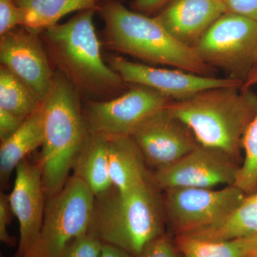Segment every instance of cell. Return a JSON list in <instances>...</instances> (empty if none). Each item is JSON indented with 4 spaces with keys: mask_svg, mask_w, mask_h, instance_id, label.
<instances>
[{
    "mask_svg": "<svg viewBox=\"0 0 257 257\" xmlns=\"http://www.w3.org/2000/svg\"><path fill=\"white\" fill-rule=\"evenodd\" d=\"M95 10L79 13L65 23L40 32L52 65L89 100H109L124 91L126 83L101 53V44L93 23Z\"/></svg>",
    "mask_w": 257,
    "mask_h": 257,
    "instance_id": "6da1fadb",
    "label": "cell"
},
{
    "mask_svg": "<svg viewBox=\"0 0 257 257\" xmlns=\"http://www.w3.org/2000/svg\"><path fill=\"white\" fill-rule=\"evenodd\" d=\"M167 109L190 128L199 145L239 161L243 136L257 112V94L244 84L213 88L172 101Z\"/></svg>",
    "mask_w": 257,
    "mask_h": 257,
    "instance_id": "7a4b0ae2",
    "label": "cell"
},
{
    "mask_svg": "<svg viewBox=\"0 0 257 257\" xmlns=\"http://www.w3.org/2000/svg\"><path fill=\"white\" fill-rule=\"evenodd\" d=\"M104 22V45L119 53L155 64L214 77L194 48L176 39L156 17L127 9L119 2L99 7Z\"/></svg>",
    "mask_w": 257,
    "mask_h": 257,
    "instance_id": "3957f363",
    "label": "cell"
},
{
    "mask_svg": "<svg viewBox=\"0 0 257 257\" xmlns=\"http://www.w3.org/2000/svg\"><path fill=\"white\" fill-rule=\"evenodd\" d=\"M157 189L151 177L126 192L112 189L96 197L89 232L138 257L165 234L163 200Z\"/></svg>",
    "mask_w": 257,
    "mask_h": 257,
    "instance_id": "277c9868",
    "label": "cell"
},
{
    "mask_svg": "<svg viewBox=\"0 0 257 257\" xmlns=\"http://www.w3.org/2000/svg\"><path fill=\"white\" fill-rule=\"evenodd\" d=\"M80 96L73 84L56 71L50 92L42 101L45 140L37 160L47 198L63 188L74 160L90 133Z\"/></svg>",
    "mask_w": 257,
    "mask_h": 257,
    "instance_id": "5b68a950",
    "label": "cell"
},
{
    "mask_svg": "<svg viewBox=\"0 0 257 257\" xmlns=\"http://www.w3.org/2000/svg\"><path fill=\"white\" fill-rule=\"evenodd\" d=\"M95 197L72 175L60 192L47 198L38 237L25 257H58L74 239L89 232Z\"/></svg>",
    "mask_w": 257,
    "mask_h": 257,
    "instance_id": "8992f818",
    "label": "cell"
},
{
    "mask_svg": "<svg viewBox=\"0 0 257 257\" xmlns=\"http://www.w3.org/2000/svg\"><path fill=\"white\" fill-rule=\"evenodd\" d=\"M194 48L204 63L242 80L243 73L257 61V23L235 13H225Z\"/></svg>",
    "mask_w": 257,
    "mask_h": 257,
    "instance_id": "52a82bcc",
    "label": "cell"
},
{
    "mask_svg": "<svg viewBox=\"0 0 257 257\" xmlns=\"http://www.w3.org/2000/svg\"><path fill=\"white\" fill-rule=\"evenodd\" d=\"M165 192V218L177 235L193 234L216 226L246 196L235 185L219 189L175 188Z\"/></svg>",
    "mask_w": 257,
    "mask_h": 257,
    "instance_id": "ba28073f",
    "label": "cell"
},
{
    "mask_svg": "<svg viewBox=\"0 0 257 257\" xmlns=\"http://www.w3.org/2000/svg\"><path fill=\"white\" fill-rule=\"evenodd\" d=\"M172 101L151 88L135 85L109 100H88L84 111L89 133L107 138L131 137Z\"/></svg>",
    "mask_w": 257,
    "mask_h": 257,
    "instance_id": "9c48e42d",
    "label": "cell"
},
{
    "mask_svg": "<svg viewBox=\"0 0 257 257\" xmlns=\"http://www.w3.org/2000/svg\"><path fill=\"white\" fill-rule=\"evenodd\" d=\"M240 165L219 150L199 145L182 160L155 171L152 179L157 188H207L234 185Z\"/></svg>",
    "mask_w": 257,
    "mask_h": 257,
    "instance_id": "30bf717a",
    "label": "cell"
},
{
    "mask_svg": "<svg viewBox=\"0 0 257 257\" xmlns=\"http://www.w3.org/2000/svg\"><path fill=\"white\" fill-rule=\"evenodd\" d=\"M108 65L126 84L151 88L172 101L184 100L213 88L239 87L244 84L232 77L218 78L177 69L157 68L120 57H109Z\"/></svg>",
    "mask_w": 257,
    "mask_h": 257,
    "instance_id": "8fae6325",
    "label": "cell"
},
{
    "mask_svg": "<svg viewBox=\"0 0 257 257\" xmlns=\"http://www.w3.org/2000/svg\"><path fill=\"white\" fill-rule=\"evenodd\" d=\"M0 61L45 100L55 72L40 31L20 26L0 36Z\"/></svg>",
    "mask_w": 257,
    "mask_h": 257,
    "instance_id": "7c38bea8",
    "label": "cell"
},
{
    "mask_svg": "<svg viewBox=\"0 0 257 257\" xmlns=\"http://www.w3.org/2000/svg\"><path fill=\"white\" fill-rule=\"evenodd\" d=\"M148 167H170L199 146L190 128L165 108L147 119L132 135Z\"/></svg>",
    "mask_w": 257,
    "mask_h": 257,
    "instance_id": "4fadbf2b",
    "label": "cell"
},
{
    "mask_svg": "<svg viewBox=\"0 0 257 257\" xmlns=\"http://www.w3.org/2000/svg\"><path fill=\"white\" fill-rule=\"evenodd\" d=\"M10 202L20 226V239L15 257H25L38 237L43 222L47 197L38 161L25 159L15 170Z\"/></svg>",
    "mask_w": 257,
    "mask_h": 257,
    "instance_id": "5bb4252c",
    "label": "cell"
},
{
    "mask_svg": "<svg viewBox=\"0 0 257 257\" xmlns=\"http://www.w3.org/2000/svg\"><path fill=\"white\" fill-rule=\"evenodd\" d=\"M226 13L223 0H171L156 18L179 41L194 48L212 24Z\"/></svg>",
    "mask_w": 257,
    "mask_h": 257,
    "instance_id": "9a60e30c",
    "label": "cell"
},
{
    "mask_svg": "<svg viewBox=\"0 0 257 257\" xmlns=\"http://www.w3.org/2000/svg\"><path fill=\"white\" fill-rule=\"evenodd\" d=\"M45 140V120L42 103L25 119L20 128L0 146V182L8 188L13 171L27 157L42 147Z\"/></svg>",
    "mask_w": 257,
    "mask_h": 257,
    "instance_id": "2e32d148",
    "label": "cell"
},
{
    "mask_svg": "<svg viewBox=\"0 0 257 257\" xmlns=\"http://www.w3.org/2000/svg\"><path fill=\"white\" fill-rule=\"evenodd\" d=\"M108 159L113 189L118 192L130 190L152 177L132 137L108 138Z\"/></svg>",
    "mask_w": 257,
    "mask_h": 257,
    "instance_id": "e0dca14e",
    "label": "cell"
},
{
    "mask_svg": "<svg viewBox=\"0 0 257 257\" xmlns=\"http://www.w3.org/2000/svg\"><path fill=\"white\" fill-rule=\"evenodd\" d=\"M73 176L84 182L99 197L113 189L109 171L108 138L89 133L72 166Z\"/></svg>",
    "mask_w": 257,
    "mask_h": 257,
    "instance_id": "ac0fdd59",
    "label": "cell"
},
{
    "mask_svg": "<svg viewBox=\"0 0 257 257\" xmlns=\"http://www.w3.org/2000/svg\"><path fill=\"white\" fill-rule=\"evenodd\" d=\"M187 235L211 241H227L257 235V192L246 195L219 224Z\"/></svg>",
    "mask_w": 257,
    "mask_h": 257,
    "instance_id": "d6986e66",
    "label": "cell"
},
{
    "mask_svg": "<svg viewBox=\"0 0 257 257\" xmlns=\"http://www.w3.org/2000/svg\"><path fill=\"white\" fill-rule=\"evenodd\" d=\"M99 0H15L25 15L24 26L41 32L74 12L99 10Z\"/></svg>",
    "mask_w": 257,
    "mask_h": 257,
    "instance_id": "ffe728a7",
    "label": "cell"
},
{
    "mask_svg": "<svg viewBox=\"0 0 257 257\" xmlns=\"http://www.w3.org/2000/svg\"><path fill=\"white\" fill-rule=\"evenodd\" d=\"M253 236L227 241H211L190 235H177V246L183 257H248Z\"/></svg>",
    "mask_w": 257,
    "mask_h": 257,
    "instance_id": "44dd1931",
    "label": "cell"
},
{
    "mask_svg": "<svg viewBox=\"0 0 257 257\" xmlns=\"http://www.w3.org/2000/svg\"><path fill=\"white\" fill-rule=\"evenodd\" d=\"M42 101L18 76L1 65L0 68V108L26 119Z\"/></svg>",
    "mask_w": 257,
    "mask_h": 257,
    "instance_id": "7402d4cb",
    "label": "cell"
},
{
    "mask_svg": "<svg viewBox=\"0 0 257 257\" xmlns=\"http://www.w3.org/2000/svg\"><path fill=\"white\" fill-rule=\"evenodd\" d=\"M244 84H257V67L248 74ZM242 150L244 157L234 185L248 195L257 192V112L243 136Z\"/></svg>",
    "mask_w": 257,
    "mask_h": 257,
    "instance_id": "603a6c76",
    "label": "cell"
},
{
    "mask_svg": "<svg viewBox=\"0 0 257 257\" xmlns=\"http://www.w3.org/2000/svg\"><path fill=\"white\" fill-rule=\"evenodd\" d=\"M102 245L95 235L88 232L69 243L58 257H99Z\"/></svg>",
    "mask_w": 257,
    "mask_h": 257,
    "instance_id": "cb8c5ba5",
    "label": "cell"
},
{
    "mask_svg": "<svg viewBox=\"0 0 257 257\" xmlns=\"http://www.w3.org/2000/svg\"><path fill=\"white\" fill-rule=\"evenodd\" d=\"M25 23V13L15 0H0V36Z\"/></svg>",
    "mask_w": 257,
    "mask_h": 257,
    "instance_id": "d4e9b609",
    "label": "cell"
},
{
    "mask_svg": "<svg viewBox=\"0 0 257 257\" xmlns=\"http://www.w3.org/2000/svg\"><path fill=\"white\" fill-rule=\"evenodd\" d=\"M179 249L168 235L152 241L138 257H179Z\"/></svg>",
    "mask_w": 257,
    "mask_h": 257,
    "instance_id": "484cf974",
    "label": "cell"
},
{
    "mask_svg": "<svg viewBox=\"0 0 257 257\" xmlns=\"http://www.w3.org/2000/svg\"><path fill=\"white\" fill-rule=\"evenodd\" d=\"M13 214L10 204L9 194L0 192V241L8 246H13L16 239L10 234L8 226L13 219Z\"/></svg>",
    "mask_w": 257,
    "mask_h": 257,
    "instance_id": "4316f807",
    "label": "cell"
},
{
    "mask_svg": "<svg viewBox=\"0 0 257 257\" xmlns=\"http://www.w3.org/2000/svg\"><path fill=\"white\" fill-rule=\"evenodd\" d=\"M25 119L0 108V140L10 138L23 124Z\"/></svg>",
    "mask_w": 257,
    "mask_h": 257,
    "instance_id": "83f0119b",
    "label": "cell"
},
{
    "mask_svg": "<svg viewBox=\"0 0 257 257\" xmlns=\"http://www.w3.org/2000/svg\"><path fill=\"white\" fill-rule=\"evenodd\" d=\"M227 13L246 17L257 23V0H223Z\"/></svg>",
    "mask_w": 257,
    "mask_h": 257,
    "instance_id": "f1b7e54d",
    "label": "cell"
},
{
    "mask_svg": "<svg viewBox=\"0 0 257 257\" xmlns=\"http://www.w3.org/2000/svg\"><path fill=\"white\" fill-rule=\"evenodd\" d=\"M171 0H135L133 8L135 11L145 15H150L162 9Z\"/></svg>",
    "mask_w": 257,
    "mask_h": 257,
    "instance_id": "f546056e",
    "label": "cell"
},
{
    "mask_svg": "<svg viewBox=\"0 0 257 257\" xmlns=\"http://www.w3.org/2000/svg\"><path fill=\"white\" fill-rule=\"evenodd\" d=\"M99 257H135L122 248L103 243Z\"/></svg>",
    "mask_w": 257,
    "mask_h": 257,
    "instance_id": "4dcf8cb0",
    "label": "cell"
},
{
    "mask_svg": "<svg viewBox=\"0 0 257 257\" xmlns=\"http://www.w3.org/2000/svg\"><path fill=\"white\" fill-rule=\"evenodd\" d=\"M248 257H257V235L253 236L252 244Z\"/></svg>",
    "mask_w": 257,
    "mask_h": 257,
    "instance_id": "1f68e13d",
    "label": "cell"
},
{
    "mask_svg": "<svg viewBox=\"0 0 257 257\" xmlns=\"http://www.w3.org/2000/svg\"><path fill=\"white\" fill-rule=\"evenodd\" d=\"M0 257H5V256H3V254H1V256H0Z\"/></svg>",
    "mask_w": 257,
    "mask_h": 257,
    "instance_id": "d6a6232c",
    "label": "cell"
},
{
    "mask_svg": "<svg viewBox=\"0 0 257 257\" xmlns=\"http://www.w3.org/2000/svg\"><path fill=\"white\" fill-rule=\"evenodd\" d=\"M256 60H257V52H256Z\"/></svg>",
    "mask_w": 257,
    "mask_h": 257,
    "instance_id": "836d02e7",
    "label": "cell"
}]
</instances>
